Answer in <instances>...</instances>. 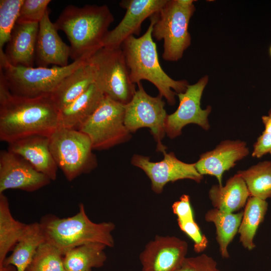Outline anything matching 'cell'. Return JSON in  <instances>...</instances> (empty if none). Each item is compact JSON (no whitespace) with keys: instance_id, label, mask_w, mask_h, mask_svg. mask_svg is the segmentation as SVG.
Masks as SVG:
<instances>
[{"instance_id":"6da1fadb","label":"cell","mask_w":271,"mask_h":271,"mask_svg":"<svg viewBox=\"0 0 271 271\" xmlns=\"http://www.w3.org/2000/svg\"><path fill=\"white\" fill-rule=\"evenodd\" d=\"M60 110L51 95L12 94L0 72V140L8 144L31 136L50 137L59 126Z\"/></svg>"},{"instance_id":"7a4b0ae2","label":"cell","mask_w":271,"mask_h":271,"mask_svg":"<svg viewBox=\"0 0 271 271\" xmlns=\"http://www.w3.org/2000/svg\"><path fill=\"white\" fill-rule=\"evenodd\" d=\"M113 21L106 5H69L54 24L67 36L70 44V58L74 61L89 58L103 47V40Z\"/></svg>"},{"instance_id":"3957f363","label":"cell","mask_w":271,"mask_h":271,"mask_svg":"<svg viewBox=\"0 0 271 271\" xmlns=\"http://www.w3.org/2000/svg\"><path fill=\"white\" fill-rule=\"evenodd\" d=\"M150 18V24L146 32L138 38L129 37L123 42L121 48L131 82L137 85L143 80H148L157 87L159 94L165 98L169 105H174L176 95L184 93L189 84L185 80L172 79L162 69L152 36L156 13Z\"/></svg>"},{"instance_id":"277c9868","label":"cell","mask_w":271,"mask_h":271,"mask_svg":"<svg viewBox=\"0 0 271 271\" xmlns=\"http://www.w3.org/2000/svg\"><path fill=\"white\" fill-rule=\"evenodd\" d=\"M46 241L57 247L64 255L69 250L89 243H101L112 247L114 241L111 222L94 223L87 215L83 204L75 215L65 218L47 216L41 221Z\"/></svg>"},{"instance_id":"5b68a950","label":"cell","mask_w":271,"mask_h":271,"mask_svg":"<svg viewBox=\"0 0 271 271\" xmlns=\"http://www.w3.org/2000/svg\"><path fill=\"white\" fill-rule=\"evenodd\" d=\"M88 58L74 61L65 67H27L11 65L0 53V72L13 95L26 97L50 95L66 76Z\"/></svg>"},{"instance_id":"8992f818","label":"cell","mask_w":271,"mask_h":271,"mask_svg":"<svg viewBox=\"0 0 271 271\" xmlns=\"http://www.w3.org/2000/svg\"><path fill=\"white\" fill-rule=\"evenodd\" d=\"M193 0H167L156 13L152 36L163 40L162 58L168 61H177L191 44L189 24L195 11Z\"/></svg>"},{"instance_id":"52a82bcc","label":"cell","mask_w":271,"mask_h":271,"mask_svg":"<svg viewBox=\"0 0 271 271\" xmlns=\"http://www.w3.org/2000/svg\"><path fill=\"white\" fill-rule=\"evenodd\" d=\"M51 154L69 181L97 165L89 138L84 133L59 125L49 137Z\"/></svg>"},{"instance_id":"ba28073f","label":"cell","mask_w":271,"mask_h":271,"mask_svg":"<svg viewBox=\"0 0 271 271\" xmlns=\"http://www.w3.org/2000/svg\"><path fill=\"white\" fill-rule=\"evenodd\" d=\"M90 59L95 69L94 82L104 95L124 105L127 104L137 89L130 80L121 47H102Z\"/></svg>"},{"instance_id":"9c48e42d","label":"cell","mask_w":271,"mask_h":271,"mask_svg":"<svg viewBox=\"0 0 271 271\" xmlns=\"http://www.w3.org/2000/svg\"><path fill=\"white\" fill-rule=\"evenodd\" d=\"M124 105L105 97L78 130L90 139L93 150H106L131 138L124 124Z\"/></svg>"},{"instance_id":"30bf717a","label":"cell","mask_w":271,"mask_h":271,"mask_svg":"<svg viewBox=\"0 0 271 271\" xmlns=\"http://www.w3.org/2000/svg\"><path fill=\"white\" fill-rule=\"evenodd\" d=\"M131 100L124 105V124L130 133L147 127L157 143V151L163 153L167 147L162 142L166 133L168 114L163 97L148 94L140 82Z\"/></svg>"},{"instance_id":"8fae6325","label":"cell","mask_w":271,"mask_h":271,"mask_svg":"<svg viewBox=\"0 0 271 271\" xmlns=\"http://www.w3.org/2000/svg\"><path fill=\"white\" fill-rule=\"evenodd\" d=\"M162 153L164 158L160 162H152L149 157L137 154L131 159V164L142 169L148 177L151 189L155 193H161L169 182L190 179L200 183L202 180L203 176L197 171L195 163L183 162L173 152L164 151Z\"/></svg>"},{"instance_id":"7c38bea8","label":"cell","mask_w":271,"mask_h":271,"mask_svg":"<svg viewBox=\"0 0 271 271\" xmlns=\"http://www.w3.org/2000/svg\"><path fill=\"white\" fill-rule=\"evenodd\" d=\"M208 77L205 75L193 85H189L184 93L177 94L179 104L177 110L168 114L166 122V133L170 139L175 138L182 133L186 125L194 123L208 130L210 128L208 115L211 107H201V99L207 84Z\"/></svg>"},{"instance_id":"4fadbf2b","label":"cell","mask_w":271,"mask_h":271,"mask_svg":"<svg viewBox=\"0 0 271 271\" xmlns=\"http://www.w3.org/2000/svg\"><path fill=\"white\" fill-rule=\"evenodd\" d=\"M188 249L187 242L176 236L157 235L140 255L142 271H177Z\"/></svg>"},{"instance_id":"5bb4252c","label":"cell","mask_w":271,"mask_h":271,"mask_svg":"<svg viewBox=\"0 0 271 271\" xmlns=\"http://www.w3.org/2000/svg\"><path fill=\"white\" fill-rule=\"evenodd\" d=\"M51 180L21 156L9 151L0 153V193L9 189L35 191Z\"/></svg>"},{"instance_id":"9a60e30c","label":"cell","mask_w":271,"mask_h":271,"mask_svg":"<svg viewBox=\"0 0 271 271\" xmlns=\"http://www.w3.org/2000/svg\"><path fill=\"white\" fill-rule=\"evenodd\" d=\"M167 0H123L119 6L125 13L119 24L109 31L105 37L102 47L119 48L129 37L140 34L141 25L148 18L158 13Z\"/></svg>"},{"instance_id":"2e32d148","label":"cell","mask_w":271,"mask_h":271,"mask_svg":"<svg viewBox=\"0 0 271 271\" xmlns=\"http://www.w3.org/2000/svg\"><path fill=\"white\" fill-rule=\"evenodd\" d=\"M249 154L246 144L240 140H225L212 151L200 156L195 163L197 171L202 176L209 175L215 177L219 185L222 186V175L224 172L233 168L236 162Z\"/></svg>"},{"instance_id":"e0dca14e","label":"cell","mask_w":271,"mask_h":271,"mask_svg":"<svg viewBox=\"0 0 271 271\" xmlns=\"http://www.w3.org/2000/svg\"><path fill=\"white\" fill-rule=\"evenodd\" d=\"M39 25L35 53L37 67H48L51 64L60 67L68 65L70 46L59 36L50 20L49 9Z\"/></svg>"},{"instance_id":"ac0fdd59","label":"cell","mask_w":271,"mask_h":271,"mask_svg":"<svg viewBox=\"0 0 271 271\" xmlns=\"http://www.w3.org/2000/svg\"><path fill=\"white\" fill-rule=\"evenodd\" d=\"M8 144V151L21 156L51 181L56 179L58 167L50 152L49 137L31 136Z\"/></svg>"},{"instance_id":"d6986e66","label":"cell","mask_w":271,"mask_h":271,"mask_svg":"<svg viewBox=\"0 0 271 271\" xmlns=\"http://www.w3.org/2000/svg\"><path fill=\"white\" fill-rule=\"evenodd\" d=\"M38 23L16 24L3 55L14 66L32 67L35 63Z\"/></svg>"},{"instance_id":"ffe728a7","label":"cell","mask_w":271,"mask_h":271,"mask_svg":"<svg viewBox=\"0 0 271 271\" xmlns=\"http://www.w3.org/2000/svg\"><path fill=\"white\" fill-rule=\"evenodd\" d=\"M95 67L87 59L66 76L50 95L59 110L66 107L82 94L95 82Z\"/></svg>"},{"instance_id":"44dd1931","label":"cell","mask_w":271,"mask_h":271,"mask_svg":"<svg viewBox=\"0 0 271 271\" xmlns=\"http://www.w3.org/2000/svg\"><path fill=\"white\" fill-rule=\"evenodd\" d=\"M104 94L95 82L79 97L60 110L59 125L79 130L100 104Z\"/></svg>"},{"instance_id":"7402d4cb","label":"cell","mask_w":271,"mask_h":271,"mask_svg":"<svg viewBox=\"0 0 271 271\" xmlns=\"http://www.w3.org/2000/svg\"><path fill=\"white\" fill-rule=\"evenodd\" d=\"M208 196L214 208L234 213L245 206L250 195L244 181L236 174L227 180L224 186L213 185Z\"/></svg>"},{"instance_id":"603a6c76","label":"cell","mask_w":271,"mask_h":271,"mask_svg":"<svg viewBox=\"0 0 271 271\" xmlns=\"http://www.w3.org/2000/svg\"><path fill=\"white\" fill-rule=\"evenodd\" d=\"M45 241L40 223L27 224L24 233L15 246L11 255L5 260L3 265H12L17 271H26L38 248Z\"/></svg>"},{"instance_id":"cb8c5ba5","label":"cell","mask_w":271,"mask_h":271,"mask_svg":"<svg viewBox=\"0 0 271 271\" xmlns=\"http://www.w3.org/2000/svg\"><path fill=\"white\" fill-rule=\"evenodd\" d=\"M107 246L101 243H89L68 251L63 257L64 267L68 271H91L103 266L107 259L104 250Z\"/></svg>"},{"instance_id":"d4e9b609","label":"cell","mask_w":271,"mask_h":271,"mask_svg":"<svg viewBox=\"0 0 271 271\" xmlns=\"http://www.w3.org/2000/svg\"><path fill=\"white\" fill-rule=\"evenodd\" d=\"M243 214V211L229 213L214 208L205 214V220L212 222L215 225L216 241L220 253L224 258L229 257L228 247L238 233Z\"/></svg>"},{"instance_id":"484cf974","label":"cell","mask_w":271,"mask_h":271,"mask_svg":"<svg viewBox=\"0 0 271 271\" xmlns=\"http://www.w3.org/2000/svg\"><path fill=\"white\" fill-rule=\"evenodd\" d=\"M27 226V224L13 217L8 198L4 193H0V267L3 265L7 254L13 250Z\"/></svg>"},{"instance_id":"4316f807","label":"cell","mask_w":271,"mask_h":271,"mask_svg":"<svg viewBox=\"0 0 271 271\" xmlns=\"http://www.w3.org/2000/svg\"><path fill=\"white\" fill-rule=\"evenodd\" d=\"M266 200L250 196L244 206L239 227V241L245 248L251 250L255 247L254 238L267 210Z\"/></svg>"},{"instance_id":"83f0119b","label":"cell","mask_w":271,"mask_h":271,"mask_svg":"<svg viewBox=\"0 0 271 271\" xmlns=\"http://www.w3.org/2000/svg\"><path fill=\"white\" fill-rule=\"evenodd\" d=\"M244 181L250 196L266 200L271 197V161H265L237 173Z\"/></svg>"},{"instance_id":"f1b7e54d","label":"cell","mask_w":271,"mask_h":271,"mask_svg":"<svg viewBox=\"0 0 271 271\" xmlns=\"http://www.w3.org/2000/svg\"><path fill=\"white\" fill-rule=\"evenodd\" d=\"M63 257L57 247L45 241L38 248L26 271H66Z\"/></svg>"},{"instance_id":"f546056e","label":"cell","mask_w":271,"mask_h":271,"mask_svg":"<svg viewBox=\"0 0 271 271\" xmlns=\"http://www.w3.org/2000/svg\"><path fill=\"white\" fill-rule=\"evenodd\" d=\"M24 0L0 1V52L10 39Z\"/></svg>"},{"instance_id":"4dcf8cb0","label":"cell","mask_w":271,"mask_h":271,"mask_svg":"<svg viewBox=\"0 0 271 271\" xmlns=\"http://www.w3.org/2000/svg\"><path fill=\"white\" fill-rule=\"evenodd\" d=\"M50 0H24L16 24L38 23L48 10Z\"/></svg>"},{"instance_id":"1f68e13d","label":"cell","mask_w":271,"mask_h":271,"mask_svg":"<svg viewBox=\"0 0 271 271\" xmlns=\"http://www.w3.org/2000/svg\"><path fill=\"white\" fill-rule=\"evenodd\" d=\"M177 271H221L211 256L202 253L196 256L186 257Z\"/></svg>"},{"instance_id":"d6a6232c","label":"cell","mask_w":271,"mask_h":271,"mask_svg":"<svg viewBox=\"0 0 271 271\" xmlns=\"http://www.w3.org/2000/svg\"><path fill=\"white\" fill-rule=\"evenodd\" d=\"M177 222L180 229L193 241L194 251L197 253L204 251L208 241L205 235L201 233L194 219L177 220Z\"/></svg>"},{"instance_id":"836d02e7","label":"cell","mask_w":271,"mask_h":271,"mask_svg":"<svg viewBox=\"0 0 271 271\" xmlns=\"http://www.w3.org/2000/svg\"><path fill=\"white\" fill-rule=\"evenodd\" d=\"M172 207L173 213L177 216V220H184L194 218L189 195H182L179 200L173 204Z\"/></svg>"},{"instance_id":"e575fe53","label":"cell","mask_w":271,"mask_h":271,"mask_svg":"<svg viewBox=\"0 0 271 271\" xmlns=\"http://www.w3.org/2000/svg\"><path fill=\"white\" fill-rule=\"evenodd\" d=\"M268 153L271 154V133L263 131L253 145L252 156L260 158Z\"/></svg>"},{"instance_id":"d590c367","label":"cell","mask_w":271,"mask_h":271,"mask_svg":"<svg viewBox=\"0 0 271 271\" xmlns=\"http://www.w3.org/2000/svg\"><path fill=\"white\" fill-rule=\"evenodd\" d=\"M262 120L264 125L263 131L271 133V109L268 111V115L262 117Z\"/></svg>"},{"instance_id":"8d00e7d4","label":"cell","mask_w":271,"mask_h":271,"mask_svg":"<svg viewBox=\"0 0 271 271\" xmlns=\"http://www.w3.org/2000/svg\"><path fill=\"white\" fill-rule=\"evenodd\" d=\"M0 271H17L16 268L12 265H3L0 267Z\"/></svg>"},{"instance_id":"74e56055","label":"cell","mask_w":271,"mask_h":271,"mask_svg":"<svg viewBox=\"0 0 271 271\" xmlns=\"http://www.w3.org/2000/svg\"><path fill=\"white\" fill-rule=\"evenodd\" d=\"M269 53H270V55L271 56V47H270V49H269Z\"/></svg>"},{"instance_id":"f35d334b","label":"cell","mask_w":271,"mask_h":271,"mask_svg":"<svg viewBox=\"0 0 271 271\" xmlns=\"http://www.w3.org/2000/svg\"><path fill=\"white\" fill-rule=\"evenodd\" d=\"M66 271H68V270H66Z\"/></svg>"}]
</instances>
